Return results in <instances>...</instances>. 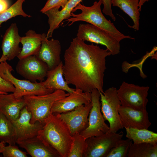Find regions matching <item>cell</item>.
I'll use <instances>...</instances> for the list:
<instances>
[{"label": "cell", "instance_id": "6da1fadb", "mask_svg": "<svg viewBox=\"0 0 157 157\" xmlns=\"http://www.w3.org/2000/svg\"><path fill=\"white\" fill-rule=\"evenodd\" d=\"M111 55L107 49L93 43L87 44L77 37L73 38L64 55L63 68L66 82L84 92L97 89L103 93L106 58Z\"/></svg>", "mask_w": 157, "mask_h": 157}, {"label": "cell", "instance_id": "7a4b0ae2", "mask_svg": "<svg viewBox=\"0 0 157 157\" xmlns=\"http://www.w3.org/2000/svg\"><path fill=\"white\" fill-rule=\"evenodd\" d=\"M54 149L60 157H68L72 136L66 124L56 114H51L45 120L38 135Z\"/></svg>", "mask_w": 157, "mask_h": 157}, {"label": "cell", "instance_id": "3957f363", "mask_svg": "<svg viewBox=\"0 0 157 157\" xmlns=\"http://www.w3.org/2000/svg\"><path fill=\"white\" fill-rule=\"evenodd\" d=\"M101 0L95 1L93 5L90 7L86 6L79 3L73 9L72 12L77 10H81V13L76 14L72 12L70 17L67 19V24L69 26L78 21H83L90 23L106 31L111 34L120 42L124 39H134L129 35H125L119 31L114 24L110 20H108L102 14L101 10Z\"/></svg>", "mask_w": 157, "mask_h": 157}, {"label": "cell", "instance_id": "277c9868", "mask_svg": "<svg viewBox=\"0 0 157 157\" xmlns=\"http://www.w3.org/2000/svg\"><path fill=\"white\" fill-rule=\"evenodd\" d=\"M69 94L64 91L57 90L44 95L24 96L26 106L32 114L31 123L34 124L38 121L44 123L45 119L51 114V110L54 103Z\"/></svg>", "mask_w": 157, "mask_h": 157}, {"label": "cell", "instance_id": "5b68a950", "mask_svg": "<svg viewBox=\"0 0 157 157\" xmlns=\"http://www.w3.org/2000/svg\"><path fill=\"white\" fill-rule=\"evenodd\" d=\"M13 70L12 67L6 61L0 63V76L14 86L15 90L13 93L16 98L28 95H44L54 91L46 88L42 82H32L15 78L12 73Z\"/></svg>", "mask_w": 157, "mask_h": 157}, {"label": "cell", "instance_id": "8992f818", "mask_svg": "<svg viewBox=\"0 0 157 157\" xmlns=\"http://www.w3.org/2000/svg\"><path fill=\"white\" fill-rule=\"evenodd\" d=\"M76 36L84 41L106 46L112 55L120 53V41L109 33L92 24H80Z\"/></svg>", "mask_w": 157, "mask_h": 157}, {"label": "cell", "instance_id": "52a82bcc", "mask_svg": "<svg viewBox=\"0 0 157 157\" xmlns=\"http://www.w3.org/2000/svg\"><path fill=\"white\" fill-rule=\"evenodd\" d=\"M117 90L116 88L112 87L103 93L99 92L101 112L105 121L107 120L109 124V131L113 133H117L124 128L118 112L119 108L121 104Z\"/></svg>", "mask_w": 157, "mask_h": 157}, {"label": "cell", "instance_id": "ba28073f", "mask_svg": "<svg viewBox=\"0 0 157 157\" xmlns=\"http://www.w3.org/2000/svg\"><path fill=\"white\" fill-rule=\"evenodd\" d=\"M149 88L148 86H140L124 81L117 90L121 105L138 110H146Z\"/></svg>", "mask_w": 157, "mask_h": 157}, {"label": "cell", "instance_id": "9c48e42d", "mask_svg": "<svg viewBox=\"0 0 157 157\" xmlns=\"http://www.w3.org/2000/svg\"><path fill=\"white\" fill-rule=\"evenodd\" d=\"M123 135L122 131L117 133L109 131L101 135L87 138L84 157H106L110 150L122 139Z\"/></svg>", "mask_w": 157, "mask_h": 157}, {"label": "cell", "instance_id": "30bf717a", "mask_svg": "<svg viewBox=\"0 0 157 157\" xmlns=\"http://www.w3.org/2000/svg\"><path fill=\"white\" fill-rule=\"evenodd\" d=\"M91 94L92 107L88 116V126L80 133L86 139L101 135L109 130V127L105 122L101 112L99 91L97 89H94Z\"/></svg>", "mask_w": 157, "mask_h": 157}, {"label": "cell", "instance_id": "8fae6325", "mask_svg": "<svg viewBox=\"0 0 157 157\" xmlns=\"http://www.w3.org/2000/svg\"><path fill=\"white\" fill-rule=\"evenodd\" d=\"M16 69L18 74L32 82L44 81L49 70L46 63L36 55L19 60Z\"/></svg>", "mask_w": 157, "mask_h": 157}, {"label": "cell", "instance_id": "7c38bea8", "mask_svg": "<svg viewBox=\"0 0 157 157\" xmlns=\"http://www.w3.org/2000/svg\"><path fill=\"white\" fill-rule=\"evenodd\" d=\"M92 107L91 102L78 106L72 110L56 115L67 125L72 135L80 133L87 127L88 117Z\"/></svg>", "mask_w": 157, "mask_h": 157}, {"label": "cell", "instance_id": "4fadbf2b", "mask_svg": "<svg viewBox=\"0 0 157 157\" xmlns=\"http://www.w3.org/2000/svg\"><path fill=\"white\" fill-rule=\"evenodd\" d=\"M31 113L26 106L21 110L18 118L12 122L16 132V143L37 136L42 129L44 123L37 121L31 123Z\"/></svg>", "mask_w": 157, "mask_h": 157}, {"label": "cell", "instance_id": "5bb4252c", "mask_svg": "<svg viewBox=\"0 0 157 157\" xmlns=\"http://www.w3.org/2000/svg\"><path fill=\"white\" fill-rule=\"evenodd\" d=\"M118 112L123 128L148 129L151 125L147 110H138L121 105Z\"/></svg>", "mask_w": 157, "mask_h": 157}, {"label": "cell", "instance_id": "9a60e30c", "mask_svg": "<svg viewBox=\"0 0 157 157\" xmlns=\"http://www.w3.org/2000/svg\"><path fill=\"white\" fill-rule=\"evenodd\" d=\"M40 48L36 55L44 62L49 70L54 69L62 61L60 58L61 46L59 41L53 38L48 40L45 33L42 34Z\"/></svg>", "mask_w": 157, "mask_h": 157}, {"label": "cell", "instance_id": "2e32d148", "mask_svg": "<svg viewBox=\"0 0 157 157\" xmlns=\"http://www.w3.org/2000/svg\"><path fill=\"white\" fill-rule=\"evenodd\" d=\"M91 102V92H85L81 90L75 89L68 96L56 101L52 106L51 113H65Z\"/></svg>", "mask_w": 157, "mask_h": 157}, {"label": "cell", "instance_id": "e0dca14e", "mask_svg": "<svg viewBox=\"0 0 157 157\" xmlns=\"http://www.w3.org/2000/svg\"><path fill=\"white\" fill-rule=\"evenodd\" d=\"M21 38L16 23L12 24L3 37L1 46L2 54L0 63L10 61L17 56L21 50L19 46Z\"/></svg>", "mask_w": 157, "mask_h": 157}, {"label": "cell", "instance_id": "ac0fdd59", "mask_svg": "<svg viewBox=\"0 0 157 157\" xmlns=\"http://www.w3.org/2000/svg\"><path fill=\"white\" fill-rule=\"evenodd\" d=\"M17 144L32 157H60L58 153L38 135Z\"/></svg>", "mask_w": 157, "mask_h": 157}, {"label": "cell", "instance_id": "d6986e66", "mask_svg": "<svg viewBox=\"0 0 157 157\" xmlns=\"http://www.w3.org/2000/svg\"><path fill=\"white\" fill-rule=\"evenodd\" d=\"M83 0H70L65 7L59 10V8L49 9L43 14L48 18L49 28L46 34L47 38L51 37L54 30L58 28L60 24L64 19L70 17L71 13L75 7Z\"/></svg>", "mask_w": 157, "mask_h": 157}, {"label": "cell", "instance_id": "ffe728a7", "mask_svg": "<svg viewBox=\"0 0 157 157\" xmlns=\"http://www.w3.org/2000/svg\"><path fill=\"white\" fill-rule=\"evenodd\" d=\"M26 104L23 97L16 98L13 93L0 94V111L13 122L19 117Z\"/></svg>", "mask_w": 157, "mask_h": 157}, {"label": "cell", "instance_id": "44dd1931", "mask_svg": "<svg viewBox=\"0 0 157 157\" xmlns=\"http://www.w3.org/2000/svg\"><path fill=\"white\" fill-rule=\"evenodd\" d=\"M63 63L62 61L53 69L49 70L47 72V78L42 82L47 88L56 90H61L70 93L75 89L71 88L63 78Z\"/></svg>", "mask_w": 157, "mask_h": 157}, {"label": "cell", "instance_id": "7402d4cb", "mask_svg": "<svg viewBox=\"0 0 157 157\" xmlns=\"http://www.w3.org/2000/svg\"><path fill=\"white\" fill-rule=\"evenodd\" d=\"M25 36L21 37L20 43L22 46L21 51L17 57L20 60L28 56L36 55L39 51L42 43V34L36 33L29 30L25 33Z\"/></svg>", "mask_w": 157, "mask_h": 157}, {"label": "cell", "instance_id": "603a6c76", "mask_svg": "<svg viewBox=\"0 0 157 157\" xmlns=\"http://www.w3.org/2000/svg\"><path fill=\"white\" fill-rule=\"evenodd\" d=\"M139 2V0H111L113 6L119 8L131 18L134 24L130 27L137 31L139 30L140 25Z\"/></svg>", "mask_w": 157, "mask_h": 157}, {"label": "cell", "instance_id": "cb8c5ba5", "mask_svg": "<svg viewBox=\"0 0 157 157\" xmlns=\"http://www.w3.org/2000/svg\"><path fill=\"white\" fill-rule=\"evenodd\" d=\"M126 137L132 140L133 143H149L157 144V133L147 129L125 128Z\"/></svg>", "mask_w": 157, "mask_h": 157}, {"label": "cell", "instance_id": "d4e9b609", "mask_svg": "<svg viewBox=\"0 0 157 157\" xmlns=\"http://www.w3.org/2000/svg\"><path fill=\"white\" fill-rule=\"evenodd\" d=\"M16 133L12 123L0 111V142L16 145Z\"/></svg>", "mask_w": 157, "mask_h": 157}, {"label": "cell", "instance_id": "484cf974", "mask_svg": "<svg viewBox=\"0 0 157 157\" xmlns=\"http://www.w3.org/2000/svg\"><path fill=\"white\" fill-rule=\"evenodd\" d=\"M127 157H157V144L149 143L138 144L131 143L129 147Z\"/></svg>", "mask_w": 157, "mask_h": 157}, {"label": "cell", "instance_id": "4316f807", "mask_svg": "<svg viewBox=\"0 0 157 157\" xmlns=\"http://www.w3.org/2000/svg\"><path fill=\"white\" fill-rule=\"evenodd\" d=\"M25 0H17L7 9L0 13V26L3 22L16 16L21 15L25 17H31L26 14L22 9V4Z\"/></svg>", "mask_w": 157, "mask_h": 157}, {"label": "cell", "instance_id": "83f0119b", "mask_svg": "<svg viewBox=\"0 0 157 157\" xmlns=\"http://www.w3.org/2000/svg\"><path fill=\"white\" fill-rule=\"evenodd\" d=\"M72 136V143L68 157H84L87 147L86 139L79 133Z\"/></svg>", "mask_w": 157, "mask_h": 157}, {"label": "cell", "instance_id": "f1b7e54d", "mask_svg": "<svg viewBox=\"0 0 157 157\" xmlns=\"http://www.w3.org/2000/svg\"><path fill=\"white\" fill-rule=\"evenodd\" d=\"M132 140L122 139L117 145L109 151L106 157H126Z\"/></svg>", "mask_w": 157, "mask_h": 157}, {"label": "cell", "instance_id": "f546056e", "mask_svg": "<svg viewBox=\"0 0 157 157\" xmlns=\"http://www.w3.org/2000/svg\"><path fill=\"white\" fill-rule=\"evenodd\" d=\"M0 145L3 149L1 153L4 157H27V153L20 150L16 145L5 146V144L1 142Z\"/></svg>", "mask_w": 157, "mask_h": 157}, {"label": "cell", "instance_id": "4dcf8cb0", "mask_svg": "<svg viewBox=\"0 0 157 157\" xmlns=\"http://www.w3.org/2000/svg\"><path fill=\"white\" fill-rule=\"evenodd\" d=\"M70 0H47L44 7L40 10L43 13L45 11L52 8L61 7L63 8Z\"/></svg>", "mask_w": 157, "mask_h": 157}, {"label": "cell", "instance_id": "1f68e13d", "mask_svg": "<svg viewBox=\"0 0 157 157\" xmlns=\"http://www.w3.org/2000/svg\"><path fill=\"white\" fill-rule=\"evenodd\" d=\"M15 90V87L11 83L0 76V92L7 94L8 92L14 93Z\"/></svg>", "mask_w": 157, "mask_h": 157}, {"label": "cell", "instance_id": "d6a6232c", "mask_svg": "<svg viewBox=\"0 0 157 157\" xmlns=\"http://www.w3.org/2000/svg\"><path fill=\"white\" fill-rule=\"evenodd\" d=\"M101 2L104 6L103 13L110 16L113 21H115L116 17L112 12L111 0H101Z\"/></svg>", "mask_w": 157, "mask_h": 157}, {"label": "cell", "instance_id": "836d02e7", "mask_svg": "<svg viewBox=\"0 0 157 157\" xmlns=\"http://www.w3.org/2000/svg\"><path fill=\"white\" fill-rule=\"evenodd\" d=\"M9 7L8 0H2L0 3V13L4 11Z\"/></svg>", "mask_w": 157, "mask_h": 157}, {"label": "cell", "instance_id": "e575fe53", "mask_svg": "<svg viewBox=\"0 0 157 157\" xmlns=\"http://www.w3.org/2000/svg\"><path fill=\"white\" fill-rule=\"evenodd\" d=\"M150 0H139L138 3V10L140 12L141 10V9L142 6L146 2H148Z\"/></svg>", "mask_w": 157, "mask_h": 157}, {"label": "cell", "instance_id": "d590c367", "mask_svg": "<svg viewBox=\"0 0 157 157\" xmlns=\"http://www.w3.org/2000/svg\"><path fill=\"white\" fill-rule=\"evenodd\" d=\"M3 149L1 147L0 145V154L1 153Z\"/></svg>", "mask_w": 157, "mask_h": 157}, {"label": "cell", "instance_id": "8d00e7d4", "mask_svg": "<svg viewBox=\"0 0 157 157\" xmlns=\"http://www.w3.org/2000/svg\"><path fill=\"white\" fill-rule=\"evenodd\" d=\"M0 94H4L1 92H0Z\"/></svg>", "mask_w": 157, "mask_h": 157}, {"label": "cell", "instance_id": "74e56055", "mask_svg": "<svg viewBox=\"0 0 157 157\" xmlns=\"http://www.w3.org/2000/svg\"><path fill=\"white\" fill-rule=\"evenodd\" d=\"M1 1H2V0H0V3Z\"/></svg>", "mask_w": 157, "mask_h": 157}, {"label": "cell", "instance_id": "f35d334b", "mask_svg": "<svg viewBox=\"0 0 157 157\" xmlns=\"http://www.w3.org/2000/svg\"><path fill=\"white\" fill-rule=\"evenodd\" d=\"M1 26H0V27Z\"/></svg>", "mask_w": 157, "mask_h": 157}, {"label": "cell", "instance_id": "ab89813d", "mask_svg": "<svg viewBox=\"0 0 157 157\" xmlns=\"http://www.w3.org/2000/svg\"></svg>", "mask_w": 157, "mask_h": 157}]
</instances>
